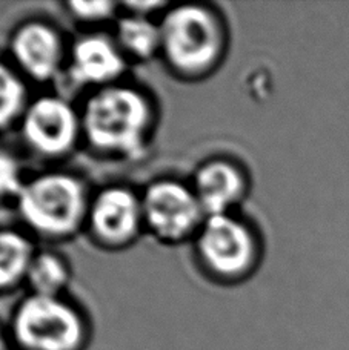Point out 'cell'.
<instances>
[{
    "label": "cell",
    "mask_w": 349,
    "mask_h": 350,
    "mask_svg": "<svg viewBox=\"0 0 349 350\" xmlns=\"http://www.w3.org/2000/svg\"><path fill=\"white\" fill-rule=\"evenodd\" d=\"M82 137L96 152L123 160L145 157L155 109L145 92L116 83L90 94L80 111Z\"/></svg>",
    "instance_id": "obj_1"
},
{
    "label": "cell",
    "mask_w": 349,
    "mask_h": 350,
    "mask_svg": "<svg viewBox=\"0 0 349 350\" xmlns=\"http://www.w3.org/2000/svg\"><path fill=\"white\" fill-rule=\"evenodd\" d=\"M159 25L160 55L180 79L207 77L225 57L227 27L219 12L208 5H170Z\"/></svg>",
    "instance_id": "obj_2"
},
{
    "label": "cell",
    "mask_w": 349,
    "mask_h": 350,
    "mask_svg": "<svg viewBox=\"0 0 349 350\" xmlns=\"http://www.w3.org/2000/svg\"><path fill=\"white\" fill-rule=\"evenodd\" d=\"M17 200L23 223L36 235L66 240L86 226L91 198L77 175L51 171L25 181Z\"/></svg>",
    "instance_id": "obj_3"
},
{
    "label": "cell",
    "mask_w": 349,
    "mask_h": 350,
    "mask_svg": "<svg viewBox=\"0 0 349 350\" xmlns=\"http://www.w3.org/2000/svg\"><path fill=\"white\" fill-rule=\"evenodd\" d=\"M194 240L203 269L222 281L248 277L260 258L257 234L233 214L207 217Z\"/></svg>",
    "instance_id": "obj_4"
},
{
    "label": "cell",
    "mask_w": 349,
    "mask_h": 350,
    "mask_svg": "<svg viewBox=\"0 0 349 350\" xmlns=\"http://www.w3.org/2000/svg\"><path fill=\"white\" fill-rule=\"evenodd\" d=\"M85 332L83 317L62 297L29 293L12 318L14 338L27 350H79Z\"/></svg>",
    "instance_id": "obj_5"
},
{
    "label": "cell",
    "mask_w": 349,
    "mask_h": 350,
    "mask_svg": "<svg viewBox=\"0 0 349 350\" xmlns=\"http://www.w3.org/2000/svg\"><path fill=\"white\" fill-rule=\"evenodd\" d=\"M143 226L164 245L194 239L207 215L191 185L176 178H159L140 193Z\"/></svg>",
    "instance_id": "obj_6"
},
{
    "label": "cell",
    "mask_w": 349,
    "mask_h": 350,
    "mask_svg": "<svg viewBox=\"0 0 349 350\" xmlns=\"http://www.w3.org/2000/svg\"><path fill=\"white\" fill-rule=\"evenodd\" d=\"M18 124L25 145L43 159L66 157L83 139L80 111L51 94L31 100Z\"/></svg>",
    "instance_id": "obj_7"
},
{
    "label": "cell",
    "mask_w": 349,
    "mask_h": 350,
    "mask_svg": "<svg viewBox=\"0 0 349 350\" xmlns=\"http://www.w3.org/2000/svg\"><path fill=\"white\" fill-rule=\"evenodd\" d=\"M86 228L92 239L107 249L133 245L145 229L140 193L122 185L103 187L91 198Z\"/></svg>",
    "instance_id": "obj_8"
},
{
    "label": "cell",
    "mask_w": 349,
    "mask_h": 350,
    "mask_svg": "<svg viewBox=\"0 0 349 350\" xmlns=\"http://www.w3.org/2000/svg\"><path fill=\"white\" fill-rule=\"evenodd\" d=\"M10 48L18 70L39 83L57 77L68 57L59 29L43 21L18 25L11 36Z\"/></svg>",
    "instance_id": "obj_9"
},
{
    "label": "cell",
    "mask_w": 349,
    "mask_h": 350,
    "mask_svg": "<svg viewBox=\"0 0 349 350\" xmlns=\"http://www.w3.org/2000/svg\"><path fill=\"white\" fill-rule=\"evenodd\" d=\"M128 66L114 37L102 33L80 36L68 49L66 71L71 82L92 91L118 83Z\"/></svg>",
    "instance_id": "obj_10"
},
{
    "label": "cell",
    "mask_w": 349,
    "mask_h": 350,
    "mask_svg": "<svg viewBox=\"0 0 349 350\" xmlns=\"http://www.w3.org/2000/svg\"><path fill=\"white\" fill-rule=\"evenodd\" d=\"M191 187L207 217L231 214L246 197L248 177L233 160L209 159L196 170Z\"/></svg>",
    "instance_id": "obj_11"
},
{
    "label": "cell",
    "mask_w": 349,
    "mask_h": 350,
    "mask_svg": "<svg viewBox=\"0 0 349 350\" xmlns=\"http://www.w3.org/2000/svg\"><path fill=\"white\" fill-rule=\"evenodd\" d=\"M114 40L127 59L151 60L160 54V25L153 17L125 12L117 18Z\"/></svg>",
    "instance_id": "obj_12"
},
{
    "label": "cell",
    "mask_w": 349,
    "mask_h": 350,
    "mask_svg": "<svg viewBox=\"0 0 349 350\" xmlns=\"http://www.w3.org/2000/svg\"><path fill=\"white\" fill-rule=\"evenodd\" d=\"M37 251L33 241L18 230H0V291H8L27 281Z\"/></svg>",
    "instance_id": "obj_13"
},
{
    "label": "cell",
    "mask_w": 349,
    "mask_h": 350,
    "mask_svg": "<svg viewBox=\"0 0 349 350\" xmlns=\"http://www.w3.org/2000/svg\"><path fill=\"white\" fill-rule=\"evenodd\" d=\"M70 281L71 269L66 260L53 251H42L34 255L25 283L34 295L62 297Z\"/></svg>",
    "instance_id": "obj_14"
},
{
    "label": "cell",
    "mask_w": 349,
    "mask_h": 350,
    "mask_svg": "<svg viewBox=\"0 0 349 350\" xmlns=\"http://www.w3.org/2000/svg\"><path fill=\"white\" fill-rule=\"evenodd\" d=\"M28 91L23 79L0 62V129L18 123L28 106Z\"/></svg>",
    "instance_id": "obj_15"
},
{
    "label": "cell",
    "mask_w": 349,
    "mask_h": 350,
    "mask_svg": "<svg viewBox=\"0 0 349 350\" xmlns=\"http://www.w3.org/2000/svg\"><path fill=\"white\" fill-rule=\"evenodd\" d=\"M120 3L109 2V0H96V2H82V0H73L66 3V10L70 16L80 23H103L117 16V10Z\"/></svg>",
    "instance_id": "obj_16"
},
{
    "label": "cell",
    "mask_w": 349,
    "mask_h": 350,
    "mask_svg": "<svg viewBox=\"0 0 349 350\" xmlns=\"http://www.w3.org/2000/svg\"><path fill=\"white\" fill-rule=\"evenodd\" d=\"M21 163L10 152L0 149V198H17L25 185Z\"/></svg>",
    "instance_id": "obj_17"
},
{
    "label": "cell",
    "mask_w": 349,
    "mask_h": 350,
    "mask_svg": "<svg viewBox=\"0 0 349 350\" xmlns=\"http://www.w3.org/2000/svg\"><path fill=\"white\" fill-rule=\"evenodd\" d=\"M120 8H123V12H129V14H137V16H143V17H153L155 12H160L161 10H168L170 8V3L166 2H149V0H145V2H125L120 3Z\"/></svg>",
    "instance_id": "obj_18"
},
{
    "label": "cell",
    "mask_w": 349,
    "mask_h": 350,
    "mask_svg": "<svg viewBox=\"0 0 349 350\" xmlns=\"http://www.w3.org/2000/svg\"><path fill=\"white\" fill-rule=\"evenodd\" d=\"M0 350H6V346H5V341L2 338V335H0Z\"/></svg>",
    "instance_id": "obj_19"
}]
</instances>
